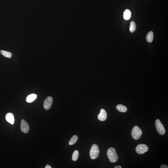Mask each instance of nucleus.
<instances>
[{
  "mask_svg": "<svg viewBox=\"0 0 168 168\" xmlns=\"http://www.w3.org/2000/svg\"><path fill=\"white\" fill-rule=\"evenodd\" d=\"M107 155L111 163H115L118 161V156L115 149L113 148H110L108 150Z\"/></svg>",
  "mask_w": 168,
  "mask_h": 168,
  "instance_id": "f257e3e1",
  "label": "nucleus"
},
{
  "mask_svg": "<svg viewBox=\"0 0 168 168\" xmlns=\"http://www.w3.org/2000/svg\"><path fill=\"white\" fill-rule=\"evenodd\" d=\"M100 153V150L98 145L93 144L90 151V156L92 159H95L98 158Z\"/></svg>",
  "mask_w": 168,
  "mask_h": 168,
  "instance_id": "f03ea898",
  "label": "nucleus"
},
{
  "mask_svg": "<svg viewBox=\"0 0 168 168\" xmlns=\"http://www.w3.org/2000/svg\"><path fill=\"white\" fill-rule=\"evenodd\" d=\"M142 134V132L138 126H134L131 131V135L134 140H137L140 138Z\"/></svg>",
  "mask_w": 168,
  "mask_h": 168,
  "instance_id": "7ed1b4c3",
  "label": "nucleus"
},
{
  "mask_svg": "<svg viewBox=\"0 0 168 168\" xmlns=\"http://www.w3.org/2000/svg\"><path fill=\"white\" fill-rule=\"evenodd\" d=\"M155 127L158 133L159 134L163 135L165 134V130L164 125L159 119H157L155 122Z\"/></svg>",
  "mask_w": 168,
  "mask_h": 168,
  "instance_id": "20e7f679",
  "label": "nucleus"
},
{
  "mask_svg": "<svg viewBox=\"0 0 168 168\" xmlns=\"http://www.w3.org/2000/svg\"><path fill=\"white\" fill-rule=\"evenodd\" d=\"M148 150V147L145 144H139L137 145L135 149L137 153L140 154L145 153Z\"/></svg>",
  "mask_w": 168,
  "mask_h": 168,
  "instance_id": "39448f33",
  "label": "nucleus"
},
{
  "mask_svg": "<svg viewBox=\"0 0 168 168\" xmlns=\"http://www.w3.org/2000/svg\"><path fill=\"white\" fill-rule=\"evenodd\" d=\"M53 102V99L51 97H48L44 102L43 106L45 109L48 110L50 108Z\"/></svg>",
  "mask_w": 168,
  "mask_h": 168,
  "instance_id": "423d86ee",
  "label": "nucleus"
},
{
  "mask_svg": "<svg viewBox=\"0 0 168 168\" xmlns=\"http://www.w3.org/2000/svg\"><path fill=\"white\" fill-rule=\"evenodd\" d=\"M21 131L25 133H28L29 131V125L24 119H22L21 120Z\"/></svg>",
  "mask_w": 168,
  "mask_h": 168,
  "instance_id": "0eeeda50",
  "label": "nucleus"
},
{
  "mask_svg": "<svg viewBox=\"0 0 168 168\" xmlns=\"http://www.w3.org/2000/svg\"><path fill=\"white\" fill-rule=\"evenodd\" d=\"M107 118V114L106 111L103 109H101L100 114L98 115V119L100 121H103L106 120Z\"/></svg>",
  "mask_w": 168,
  "mask_h": 168,
  "instance_id": "6e6552de",
  "label": "nucleus"
},
{
  "mask_svg": "<svg viewBox=\"0 0 168 168\" xmlns=\"http://www.w3.org/2000/svg\"><path fill=\"white\" fill-rule=\"evenodd\" d=\"M6 120L8 122L13 125L15 122V118L13 114L11 113L7 114L5 116Z\"/></svg>",
  "mask_w": 168,
  "mask_h": 168,
  "instance_id": "1a4fd4ad",
  "label": "nucleus"
},
{
  "mask_svg": "<svg viewBox=\"0 0 168 168\" xmlns=\"http://www.w3.org/2000/svg\"><path fill=\"white\" fill-rule=\"evenodd\" d=\"M37 97V96L36 94H31L27 96L26 100L27 102L31 103L34 101L36 99Z\"/></svg>",
  "mask_w": 168,
  "mask_h": 168,
  "instance_id": "9d476101",
  "label": "nucleus"
},
{
  "mask_svg": "<svg viewBox=\"0 0 168 168\" xmlns=\"http://www.w3.org/2000/svg\"><path fill=\"white\" fill-rule=\"evenodd\" d=\"M131 12L129 9H126L124 11L123 14V17L124 19L128 20L130 19L131 17Z\"/></svg>",
  "mask_w": 168,
  "mask_h": 168,
  "instance_id": "9b49d317",
  "label": "nucleus"
},
{
  "mask_svg": "<svg viewBox=\"0 0 168 168\" xmlns=\"http://www.w3.org/2000/svg\"><path fill=\"white\" fill-rule=\"evenodd\" d=\"M153 34L152 31L149 32L147 35L146 39L147 41L149 43H151L153 41Z\"/></svg>",
  "mask_w": 168,
  "mask_h": 168,
  "instance_id": "f8f14e48",
  "label": "nucleus"
},
{
  "mask_svg": "<svg viewBox=\"0 0 168 168\" xmlns=\"http://www.w3.org/2000/svg\"><path fill=\"white\" fill-rule=\"evenodd\" d=\"M116 108L118 110L121 112H125L127 110V107L122 105L119 104L117 105Z\"/></svg>",
  "mask_w": 168,
  "mask_h": 168,
  "instance_id": "ddd939ff",
  "label": "nucleus"
},
{
  "mask_svg": "<svg viewBox=\"0 0 168 168\" xmlns=\"http://www.w3.org/2000/svg\"><path fill=\"white\" fill-rule=\"evenodd\" d=\"M78 137L76 135H74L71 138V139L70 140L68 144L70 145H72L75 144L77 141Z\"/></svg>",
  "mask_w": 168,
  "mask_h": 168,
  "instance_id": "4468645a",
  "label": "nucleus"
},
{
  "mask_svg": "<svg viewBox=\"0 0 168 168\" xmlns=\"http://www.w3.org/2000/svg\"><path fill=\"white\" fill-rule=\"evenodd\" d=\"M136 26L135 22L134 21H131L130 23V31L131 32L133 33L136 30Z\"/></svg>",
  "mask_w": 168,
  "mask_h": 168,
  "instance_id": "2eb2a0df",
  "label": "nucleus"
},
{
  "mask_svg": "<svg viewBox=\"0 0 168 168\" xmlns=\"http://www.w3.org/2000/svg\"><path fill=\"white\" fill-rule=\"evenodd\" d=\"M1 54L3 56L10 58L12 56V54L10 52L6 51L1 50L0 51Z\"/></svg>",
  "mask_w": 168,
  "mask_h": 168,
  "instance_id": "dca6fc26",
  "label": "nucleus"
},
{
  "mask_svg": "<svg viewBox=\"0 0 168 168\" xmlns=\"http://www.w3.org/2000/svg\"><path fill=\"white\" fill-rule=\"evenodd\" d=\"M79 151L77 150H75L73 152L72 157V159L73 161H76L77 160L78 158H79Z\"/></svg>",
  "mask_w": 168,
  "mask_h": 168,
  "instance_id": "f3484780",
  "label": "nucleus"
},
{
  "mask_svg": "<svg viewBox=\"0 0 168 168\" xmlns=\"http://www.w3.org/2000/svg\"><path fill=\"white\" fill-rule=\"evenodd\" d=\"M160 168H168V166L165 165V164H163V165H161Z\"/></svg>",
  "mask_w": 168,
  "mask_h": 168,
  "instance_id": "a211bd4d",
  "label": "nucleus"
},
{
  "mask_svg": "<svg viewBox=\"0 0 168 168\" xmlns=\"http://www.w3.org/2000/svg\"><path fill=\"white\" fill-rule=\"evenodd\" d=\"M45 168H52V167H51L50 166V165H46V166H45Z\"/></svg>",
  "mask_w": 168,
  "mask_h": 168,
  "instance_id": "6ab92c4d",
  "label": "nucleus"
},
{
  "mask_svg": "<svg viewBox=\"0 0 168 168\" xmlns=\"http://www.w3.org/2000/svg\"><path fill=\"white\" fill-rule=\"evenodd\" d=\"M115 168H121V167L120 165H118L117 166L115 167Z\"/></svg>",
  "mask_w": 168,
  "mask_h": 168,
  "instance_id": "aec40b11",
  "label": "nucleus"
}]
</instances>
